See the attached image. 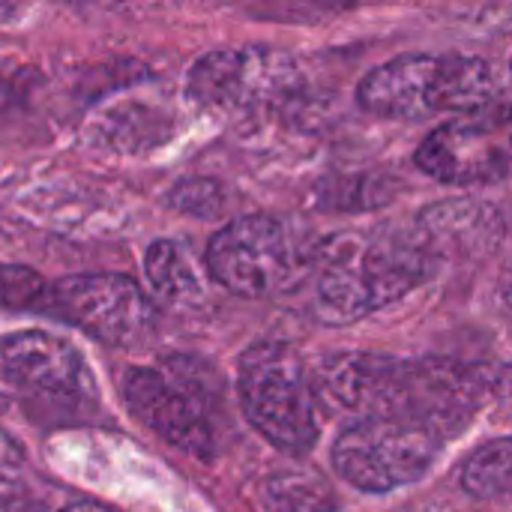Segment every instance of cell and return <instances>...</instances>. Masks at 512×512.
<instances>
[{
  "label": "cell",
  "instance_id": "6da1fadb",
  "mask_svg": "<svg viewBox=\"0 0 512 512\" xmlns=\"http://www.w3.org/2000/svg\"><path fill=\"white\" fill-rule=\"evenodd\" d=\"M318 405L354 420H402L444 441L465 432L477 414L512 390L510 366L462 363L444 357L402 360L345 351L315 372Z\"/></svg>",
  "mask_w": 512,
  "mask_h": 512
},
{
  "label": "cell",
  "instance_id": "7a4b0ae2",
  "mask_svg": "<svg viewBox=\"0 0 512 512\" xmlns=\"http://www.w3.org/2000/svg\"><path fill=\"white\" fill-rule=\"evenodd\" d=\"M438 261L414 231H339L309 252L312 300L321 324L348 327L438 276Z\"/></svg>",
  "mask_w": 512,
  "mask_h": 512
},
{
  "label": "cell",
  "instance_id": "3957f363",
  "mask_svg": "<svg viewBox=\"0 0 512 512\" xmlns=\"http://www.w3.org/2000/svg\"><path fill=\"white\" fill-rule=\"evenodd\" d=\"M498 90V75L483 57L411 51L369 69L357 84V105L381 120L459 117L495 102Z\"/></svg>",
  "mask_w": 512,
  "mask_h": 512
},
{
  "label": "cell",
  "instance_id": "277c9868",
  "mask_svg": "<svg viewBox=\"0 0 512 512\" xmlns=\"http://www.w3.org/2000/svg\"><path fill=\"white\" fill-rule=\"evenodd\" d=\"M237 396L246 420L282 453L306 456L315 450L318 396L300 354L285 342H258L243 351L237 366Z\"/></svg>",
  "mask_w": 512,
  "mask_h": 512
},
{
  "label": "cell",
  "instance_id": "5b68a950",
  "mask_svg": "<svg viewBox=\"0 0 512 512\" xmlns=\"http://www.w3.org/2000/svg\"><path fill=\"white\" fill-rule=\"evenodd\" d=\"M186 93L195 105L225 117H264L294 108L306 93V78L282 48H216L195 60Z\"/></svg>",
  "mask_w": 512,
  "mask_h": 512
},
{
  "label": "cell",
  "instance_id": "8992f818",
  "mask_svg": "<svg viewBox=\"0 0 512 512\" xmlns=\"http://www.w3.org/2000/svg\"><path fill=\"white\" fill-rule=\"evenodd\" d=\"M444 438L402 420H354L333 441V471L366 495L420 483L438 462Z\"/></svg>",
  "mask_w": 512,
  "mask_h": 512
},
{
  "label": "cell",
  "instance_id": "52a82bcc",
  "mask_svg": "<svg viewBox=\"0 0 512 512\" xmlns=\"http://www.w3.org/2000/svg\"><path fill=\"white\" fill-rule=\"evenodd\" d=\"M309 252H300L282 219L255 213L240 216L213 234L207 270L225 291L261 300L291 288L300 273L309 270Z\"/></svg>",
  "mask_w": 512,
  "mask_h": 512
},
{
  "label": "cell",
  "instance_id": "ba28073f",
  "mask_svg": "<svg viewBox=\"0 0 512 512\" xmlns=\"http://www.w3.org/2000/svg\"><path fill=\"white\" fill-rule=\"evenodd\" d=\"M414 162L447 186H486L512 177V99H495L441 123L423 138Z\"/></svg>",
  "mask_w": 512,
  "mask_h": 512
},
{
  "label": "cell",
  "instance_id": "9c48e42d",
  "mask_svg": "<svg viewBox=\"0 0 512 512\" xmlns=\"http://www.w3.org/2000/svg\"><path fill=\"white\" fill-rule=\"evenodd\" d=\"M0 369L30 408L57 417L96 408V378L84 354L60 336L42 330L6 336L0 342Z\"/></svg>",
  "mask_w": 512,
  "mask_h": 512
},
{
  "label": "cell",
  "instance_id": "30bf717a",
  "mask_svg": "<svg viewBox=\"0 0 512 512\" xmlns=\"http://www.w3.org/2000/svg\"><path fill=\"white\" fill-rule=\"evenodd\" d=\"M48 315L84 330L105 345L141 342L156 309L135 279L120 273H81L51 285Z\"/></svg>",
  "mask_w": 512,
  "mask_h": 512
},
{
  "label": "cell",
  "instance_id": "8fae6325",
  "mask_svg": "<svg viewBox=\"0 0 512 512\" xmlns=\"http://www.w3.org/2000/svg\"><path fill=\"white\" fill-rule=\"evenodd\" d=\"M123 399L135 420L153 429L171 447L195 456H216V429L210 420L207 393L198 381L165 369H129L123 375Z\"/></svg>",
  "mask_w": 512,
  "mask_h": 512
},
{
  "label": "cell",
  "instance_id": "7c38bea8",
  "mask_svg": "<svg viewBox=\"0 0 512 512\" xmlns=\"http://www.w3.org/2000/svg\"><path fill=\"white\" fill-rule=\"evenodd\" d=\"M414 237L438 261H483L504 243L507 225L495 204L483 198H444L426 204L414 225Z\"/></svg>",
  "mask_w": 512,
  "mask_h": 512
},
{
  "label": "cell",
  "instance_id": "4fadbf2b",
  "mask_svg": "<svg viewBox=\"0 0 512 512\" xmlns=\"http://www.w3.org/2000/svg\"><path fill=\"white\" fill-rule=\"evenodd\" d=\"M405 192V183L390 171H357L324 177L312 201L327 213H369L393 204Z\"/></svg>",
  "mask_w": 512,
  "mask_h": 512
},
{
  "label": "cell",
  "instance_id": "5bb4252c",
  "mask_svg": "<svg viewBox=\"0 0 512 512\" xmlns=\"http://www.w3.org/2000/svg\"><path fill=\"white\" fill-rule=\"evenodd\" d=\"M144 273H147V282L153 285V291L171 306H189L201 297L198 273H195L189 255L174 240H156L147 249Z\"/></svg>",
  "mask_w": 512,
  "mask_h": 512
},
{
  "label": "cell",
  "instance_id": "9a60e30c",
  "mask_svg": "<svg viewBox=\"0 0 512 512\" xmlns=\"http://www.w3.org/2000/svg\"><path fill=\"white\" fill-rule=\"evenodd\" d=\"M165 120L168 114H162L147 102L120 99L99 114L96 126L102 141H108L114 150H138L165 135Z\"/></svg>",
  "mask_w": 512,
  "mask_h": 512
},
{
  "label": "cell",
  "instance_id": "2e32d148",
  "mask_svg": "<svg viewBox=\"0 0 512 512\" xmlns=\"http://www.w3.org/2000/svg\"><path fill=\"white\" fill-rule=\"evenodd\" d=\"M264 504L273 512H339V495L315 471H282L264 483Z\"/></svg>",
  "mask_w": 512,
  "mask_h": 512
},
{
  "label": "cell",
  "instance_id": "e0dca14e",
  "mask_svg": "<svg viewBox=\"0 0 512 512\" xmlns=\"http://www.w3.org/2000/svg\"><path fill=\"white\" fill-rule=\"evenodd\" d=\"M462 489L474 498L512 495V438L477 447L462 465Z\"/></svg>",
  "mask_w": 512,
  "mask_h": 512
},
{
  "label": "cell",
  "instance_id": "ac0fdd59",
  "mask_svg": "<svg viewBox=\"0 0 512 512\" xmlns=\"http://www.w3.org/2000/svg\"><path fill=\"white\" fill-rule=\"evenodd\" d=\"M51 285L21 264H0V309L9 312H48Z\"/></svg>",
  "mask_w": 512,
  "mask_h": 512
},
{
  "label": "cell",
  "instance_id": "d6986e66",
  "mask_svg": "<svg viewBox=\"0 0 512 512\" xmlns=\"http://www.w3.org/2000/svg\"><path fill=\"white\" fill-rule=\"evenodd\" d=\"M171 204L189 216L213 219L225 210V189L213 180H186L174 189Z\"/></svg>",
  "mask_w": 512,
  "mask_h": 512
},
{
  "label": "cell",
  "instance_id": "ffe728a7",
  "mask_svg": "<svg viewBox=\"0 0 512 512\" xmlns=\"http://www.w3.org/2000/svg\"><path fill=\"white\" fill-rule=\"evenodd\" d=\"M0 512H42L39 501L15 480L0 477Z\"/></svg>",
  "mask_w": 512,
  "mask_h": 512
},
{
  "label": "cell",
  "instance_id": "44dd1931",
  "mask_svg": "<svg viewBox=\"0 0 512 512\" xmlns=\"http://www.w3.org/2000/svg\"><path fill=\"white\" fill-rule=\"evenodd\" d=\"M18 96H21V84L15 81V75H9V72L0 69V111L9 108Z\"/></svg>",
  "mask_w": 512,
  "mask_h": 512
},
{
  "label": "cell",
  "instance_id": "7402d4cb",
  "mask_svg": "<svg viewBox=\"0 0 512 512\" xmlns=\"http://www.w3.org/2000/svg\"><path fill=\"white\" fill-rule=\"evenodd\" d=\"M18 459H21V450L0 432V471L3 468H12V465H18Z\"/></svg>",
  "mask_w": 512,
  "mask_h": 512
},
{
  "label": "cell",
  "instance_id": "603a6c76",
  "mask_svg": "<svg viewBox=\"0 0 512 512\" xmlns=\"http://www.w3.org/2000/svg\"><path fill=\"white\" fill-rule=\"evenodd\" d=\"M60 512H111L108 507H102V504H69V507H63Z\"/></svg>",
  "mask_w": 512,
  "mask_h": 512
},
{
  "label": "cell",
  "instance_id": "cb8c5ba5",
  "mask_svg": "<svg viewBox=\"0 0 512 512\" xmlns=\"http://www.w3.org/2000/svg\"><path fill=\"white\" fill-rule=\"evenodd\" d=\"M501 297H504V303L512 309V270H507L504 279H501Z\"/></svg>",
  "mask_w": 512,
  "mask_h": 512
},
{
  "label": "cell",
  "instance_id": "d4e9b609",
  "mask_svg": "<svg viewBox=\"0 0 512 512\" xmlns=\"http://www.w3.org/2000/svg\"><path fill=\"white\" fill-rule=\"evenodd\" d=\"M510 75H512V60H510Z\"/></svg>",
  "mask_w": 512,
  "mask_h": 512
}]
</instances>
